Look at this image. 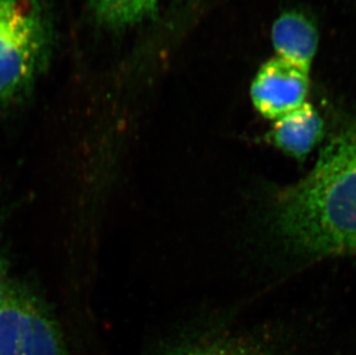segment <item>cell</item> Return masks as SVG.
<instances>
[{"instance_id": "obj_1", "label": "cell", "mask_w": 356, "mask_h": 355, "mask_svg": "<svg viewBox=\"0 0 356 355\" xmlns=\"http://www.w3.org/2000/svg\"><path fill=\"white\" fill-rule=\"evenodd\" d=\"M275 223L302 253H356V131L326 147L309 175L279 196Z\"/></svg>"}, {"instance_id": "obj_2", "label": "cell", "mask_w": 356, "mask_h": 355, "mask_svg": "<svg viewBox=\"0 0 356 355\" xmlns=\"http://www.w3.org/2000/svg\"><path fill=\"white\" fill-rule=\"evenodd\" d=\"M54 49V21L45 0H0V111L31 96Z\"/></svg>"}, {"instance_id": "obj_3", "label": "cell", "mask_w": 356, "mask_h": 355, "mask_svg": "<svg viewBox=\"0 0 356 355\" xmlns=\"http://www.w3.org/2000/svg\"><path fill=\"white\" fill-rule=\"evenodd\" d=\"M0 355H68L60 325L50 308L17 281L0 308Z\"/></svg>"}, {"instance_id": "obj_4", "label": "cell", "mask_w": 356, "mask_h": 355, "mask_svg": "<svg viewBox=\"0 0 356 355\" xmlns=\"http://www.w3.org/2000/svg\"><path fill=\"white\" fill-rule=\"evenodd\" d=\"M309 71L275 58L263 65L252 81V103L268 119H279L306 103Z\"/></svg>"}, {"instance_id": "obj_5", "label": "cell", "mask_w": 356, "mask_h": 355, "mask_svg": "<svg viewBox=\"0 0 356 355\" xmlns=\"http://www.w3.org/2000/svg\"><path fill=\"white\" fill-rule=\"evenodd\" d=\"M273 47L279 58L309 71L316 54L318 34L313 22L298 12H287L273 28Z\"/></svg>"}, {"instance_id": "obj_6", "label": "cell", "mask_w": 356, "mask_h": 355, "mask_svg": "<svg viewBox=\"0 0 356 355\" xmlns=\"http://www.w3.org/2000/svg\"><path fill=\"white\" fill-rule=\"evenodd\" d=\"M323 134V121L312 105L302 106L277 119L271 139L280 150L289 156L302 158L313 150Z\"/></svg>"}, {"instance_id": "obj_7", "label": "cell", "mask_w": 356, "mask_h": 355, "mask_svg": "<svg viewBox=\"0 0 356 355\" xmlns=\"http://www.w3.org/2000/svg\"><path fill=\"white\" fill-rule=\"evenodd\" d=\"M159 0H89L91 17L99 27L120 31L155 13Z\"/></svg>"}, {"instance_id": "obj_8", "label": "cell", "mask_w": 356, "mask_h": 355, "mask_svg": "<svg viewBox=\"0 0 356 355\" xmlns=\"http://www.w3.org/2000/svg\"><path fill=\"white\" fill-rule=\"evenodd\" d=\"M164 355H266L255 346L238 340H211L171 349Z\"/></svg>"}, {"instance_id": "obj_9", "label": "cell", "mask_w": 356, "mask_h": 355, "mask_svg": "<svg viewBox=\"0 0 356 355\" xmlns=\"http://www.w3.org/2000/svg\"><path fill=\"white\" fill-rule=\"evenodd\" d=\"M13 281L14 279L10 278V263H8L5 246L0 235V308L10 293Z\"/></svg>"}]
</instances>
